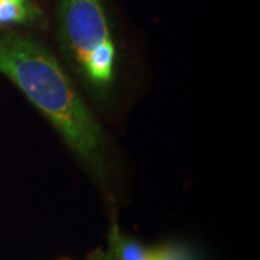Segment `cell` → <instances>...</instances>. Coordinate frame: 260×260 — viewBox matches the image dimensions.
Returning <instances> with one entry per match:
<instances>
[{
	"instance_id": "7a4b0ae2",
	"label": "cell",
	"mask_w": 260,
	"mask_h": 260,
	"mask_svg": "<svg viewBox=\"0 0 260 260\" xmlns=\"http://www.w3.org/2000/svg\"><path fill=\"white\" fill-rule=\"evenodd\" d=\"M59 35L65 51L88 83H112L116 49L100 0H59Z\"/></svg>"
},
{
	"instance_id": "ba28073f",
	"label": "cell",
	"mask_w": 260,
	"mask_h": 260,
	"mask_svg": "<svg viewBox=\"0 0 260 260\" xmlns=\"http://www.w3.org/2000/svg\"><path fill=\"white\" fill-rule=\"evenodd\" d=\"M62 260H70V259H62Z\"/></svg>"
},
{
	"instance_id": "52a82bcc",
	"label": "cell",
	"mask_w": 260,
	"mask_h": 260,
	"mask_svg": "<svg viewBox=\"0 0 260 260\" xmlns=\"http://www.w3.org/2000/svg\"><path fill=\"white\" fill-rule=\"evenodd\" d=\"M16 2H23V0H16Z\"/></svg>"
},
{
	"instance_id": "6da1fadb",
	"label": "cell",
	"mask_w": 260,
	"mask_h": 260,
	"mask_svg": "<svg viewBox=\"0 0 260 260\" xmlns=\"http://www.w3.org/2000/svg\"><path fill=\"white\" fill-rule=\"evenodd\" d=\"M0 73L18 85L81 158L97 156L102 129L64 68L42 44L16 34L0 38Z\"/></svg>"
},
{
	"instance_id": "5b68a950",
	"label": "cell",
	"mask_w": 260,
	"mask_h": 260,
	"mask_svg": "<svg viewBox=\"0 0 260 260\" xmlns=\"http://www.w3.org/2000/svg\"><path fill=\"white\" fill-rule=\"evenodd\" d=\"M153 260H194L191 254L181 246L169 244L153 249Z\"/></svg>"
},
{
	"instance_id": "3957f363",
	"label": "cell",
	"mask_w": 260,
	"mask_h": 260,
	"mask_svg": "<svg viewBox=\"0 0 260 260\" xmlns=\"http://www.w3.org/2000/svg\"><path fill=\"white\" fill-rule=\"evenodd\" d=\"M109 253L116 260H153V249H146L123 234L117 223H113L109 232Z\"/></svg>"
},
{
	"instance_id": "277c9868",
	"label": "cell",
	"mask_w": 260,
	"mask_h": 260,
	"mask_svg": "<svg viewBox=\"0 0 260 260\" xmlns=\"http://www.w3.org/2000/svg\"><path fill=\"white\" fill-rule=\"evenodd\" d=\"M28 18V10L16 0H0V23H19Z\"/></svg>"
},
{
	"instance_id": "8992f818",
	"label": "cell",
	"mask_w": 260,
	"mask_h": 260,
	"mask_svg": "<svg viewBox=\"0 0 260 260\" xmlns=\"http://www.w3.org/2000/svg\"><path fill=\"white\" fill-rule=\"evenodd\" d=\"M87 260H116V259L113 257L109 251H104L102 250V249H95V250H93L90 254H88Z\"/></svg>"
}]
</instances>
